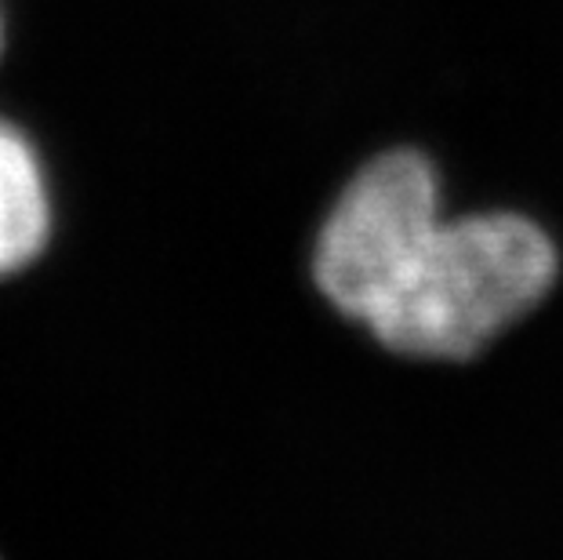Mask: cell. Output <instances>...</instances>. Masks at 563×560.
Wrapping results in <instances>:
<instances>
[{
    "label": "cell",
    "mask_w": 563,
    "mask_h": 560,
    "mask_svg": "<svg viewBox=\"0 0 563 560\" xmlns=\"http://www.w3.org/2000/svg\"><path fill=\"white\" fill-rule=\"evenodd\" d=\"M47 189L37 153L0 121V277H11L44 252Z\"/></svg>",
    "instance_id": "cell-2"
},
{
    "label": "cell",
    "mask_w": 563,
    "mask_h": 560,
    "mask_svg": "<svg viewBox=\"0 0 563 560\" xmlns=\"http://www.w3.org/2000/svg\"><path fill=\"white\" fill-rule=\"evenodd\" d=\"M560 255L531 219H440L437 172L393 150L342 189L313 273L328 303L382 345L429 361L481 353L549 295Z\"/></svg>",
    "instance_id": "cell-1"
}]
</instances>
